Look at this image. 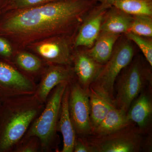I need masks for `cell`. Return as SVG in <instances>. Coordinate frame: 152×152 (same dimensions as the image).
<instances>
[{
    "mask_svg": "<svg viewBox=\"0 0 152 152\" xmlns=\"http://www.w3.org/2000/svg\"><path fill=\"white\" fill-rule=\"evenodd\" d=\"M97 4L91 0H59L5 12L0 18V35L8 39L16 52L51 37L73 34Z\"/></svg>",
    "mask_w": 152,
    "mask_h": 152,
    "instance_id": "1",
    "label": "cell"
},
{
    "mask_svg": "<svg viewBox=\"0 0 152 152\" xmlns=\"http://www.w3.org/2000/svg\"><path fill=\"white\" fill-rule=\"evenodd\" d=\"M45 104L34 94L3 101L0 107V152H12Z\"/></svg>",
    "mask_w": 152,
    "mask_h": 152,
    "instance_id": "2",
    "label": "cell"
},
{
    "mask_svg": "<svg viewBox=\"0 0 152 152\" xmlns=\"http://www.w3.org/2000/svg\"><path fill=\"white\" fill-rule=\"evenodd\" d=\"M152 66L143 56L136 54L117 77L114 85V105L127 113L133 101L152 87Z\"/></svg>",
    "mask_w": 152,
    "mask_h": 152,
    "instance_id": "3",
    "label": "cell"
},
{
    "mask_svg": "<svg viewBox=\"0 0 152 152\" xmlns=\"http://www.w3.org/2000/svg\"><path fill=\"white\" fill-rule=\"evenodd\" d=\"M67 83H61L53 89L41 113L34 120L23 138L36 136L39 139L42 152H58L60 138L56 126L63 95Z\"/></svg>",
    "mask_w": 152,
    "mask_h": 152,
    "instance_id": "4",
    "label": "cell"
},
{
    "mask_svg": "<svg viewBox=\"0 0 152 152\" xmlns=\"http://www.w3.org/2000/svg\"><path fill=\"white\" fill-rule=\"evenodd\" d=\"M148 130L140 129L135 124L114 132L102 136H86L93 152H139L151 151V137Z\"/></svg>",
    "mask_w": 152,
    "mask_h": 152,
    "instance_id": "5",
    "label": "cell"
},
{
    "mask_svg": "<svg viewBox=\"0 0 152 152\" xmlns=\"http://www.w3.org/2000/svg\"><path fill=\"white\" fill-rule=\"evenodd\" d=\"M137 54L134 43L124 35H122L115 44L110 59L104 65L100 73L91 86L103 93L113 101L116 79Z\"/></svg>",
    "mask_w": 152,
    "mask_h": 152,
    "instance_id": "6",
    "label": "cell"
},
{
    "mask_svg": "<svg viewBox=\"0 0 152 152\" xmlns=\"http://www.w3.org/2000/svg\"><path fill=\"white\" fill-rule=\"evenodd\" d=\"M76 34L51 37L31 44L26 49L48 65L72 66Z\"/></svg>",
    "mask_w": 152,
    "mask_h": 152,
    "instance_id": "7",
    "label": "cell"
},
{
    "mask_svg": "<svg viewBox=\"0 0 152 152\" xmlns=\"http://www.w3.org/2000/svg\"><path fill=\"white\" fill-rule=\"evenodd\" d=\"M37 84L34 79L13 64L0 59V99L2 102L15 97L34 94Z\"/></svg>",
    "mask_w": 152,
    "mask_h": 152,
    "instance_id": "8",
    "label": "cell"
},
{
    "mask_svg": "<svg viewBox=\"0 0 152 152\" xmlns=\"http://www.w3.org/2000/svg\"><path fill=\"white\" fill-rule=\"evenodd\" d=\"M68 107L71 121L77 136L86 137L91 134L93 126L90 119L89 93L77 80L69 84Z\"/></svg>",
    "mask_w": 152,
    "mask_h": 152,
    "instance_id": "9",
    "label": "cell"
},
{
    "mask_svg": "<svg viewBox=\"0 0 152 152\" xmlns=\"http://www.w3.org/2000/svg\"><path fill=\"white\" fill-rule=\"evenodd\" d=\"M111 6L98 3L88 13L76 32L75 48L88 49L92 46L100 33L106 12Z\"/></svg>",
    "mask_w": 152,
    "mask_h": 152,
    "instance_id": "10",
    "label": "cell"
},
{
    "mask_svg": "<svg viewBox=\"0 0 152 152\" xmlns=\"http://www.w3.org/2000/svg\"><path fill=\"white\" fill-rule=\"evenodd\" d=\"M76 80L72 66L48 65L41 76L34 94L41 102L45 104L54 88L64 82L70 84Z\"/></svg>",
    "mask_w": 152,
    "mask_h": 152,
    "instance_id": "11",
    "label": "cell"
},
{
    "mask_svg": "<svg viewBox=\"0 0 152 152\" xmlns=\"http://www.w3.org/2000/svg\"><path fill=\"white\" fill-rule=\"evenodd\" d=\"M104 65L90 56L86 49H75L72 66L76 80L87 92L89 93L90 86L97 77Z\"/></svg>",
    "mask_w": 152,
    "mask_h": 152,
    "instance_id": "12",
    "label": "cell"
},
{
    "mask_svg": "<svg viewBox=\"0 0 152 152\" xmlns=\"http://www.w3.org/2000/svg\"><path fill=\"white\" fill-rule=\"evenodd\" d=\"M151 87H148L140 94L133 101L127 113L129 119L142 129L148 130L151 121Z\"/></svg>",
    "mask_w": 152,
    "mask_h": 152,
    "instance_id": "13",
    "label": "cell"
},
{
    "mask_svg": "<svg viewBox=\"0 0 152 152\" xmlns=\"http://www.w3.org/2000/svg\"><path fill=\"white\" fill-rule=\"evenodd\" d=\"M69 88L68 85L62 99L59 117L56 126L57 132H59L63 136V146L61 152H73L74 143L77 136L69 113Z\"/></svg>",
    "mask_w": 152,
    "mask_h": 152,
    "instance_id": "14",
    "label": "cell"
},
{
    "mask_svg": "<svg viewBox=\"0 0 152 152\" xmlns=\"http://www.w3.org/2000/svg\"><path fill=\"white\" fill-rule=\"evenodd\" d=\"M12 63L19 70L36 82L37 79L39 80L48 65L39 57L26 49L16 52Z\"/></svg>",
    "mask_w": 152,
    "mask_h": 152,
    "instance_id": "15",
    "label": "cell"
},
{
    "mask_svg": "<svg viewBox=\"0 0 152 152\" xmlns=\"http://www.w3.org/2000/svg\"><path fill=\"white\" fill-rule=\"evenodd\" d=\"M132 20V15L111 6L104 17L100 33L124 34L129 32Z\"/></svg>",
    "mask_w": 152,
    "mask_h": 152,
    "instance_id": "16",
    "label": "cell"
},
{
    "mask_svg": "<svg viewBox=\"0 0 152 152\" xmlns=\"http://www.w3.org/2000/svg\"><path fill=\"white\" fill-rule=\"evenodd\" d=\"M133 123L128 118L126 112L114 105L90 135L102 136L108 134L121 129Z\"/></svg>",
    "mask_w": 152,
    "mask_h": 152,
    "instance_id": "17",
    "label": "cell"
},
{
    "mask_svg": "<svg viewBox=\"0 0 152 152\" xmlns=\"http://www.w3.org/2000/svg\"><path fill=\"white\" fill-rule=\"evenodd\" d=\"M89 96L90 119L93 131L104 118L114 105L111 99L92 87H90Z\"/></svg>",
    "mask_w": 152,
    "mask_h": 152,
    "instance_id": "18",
    "label": "cell"
},
{
    "mask_svg": "<svg viewBox=\"0 0 152 152\" xmlns=\"http://www.w3.org/2000/svg\"><path fill=\"white\" fill-rule=\"evenodd\" d=\"M122 36L117 34L100 33L92 46L86 52L96 61L104 65L111 56L115 44Z\"/></svg>",
    "mask_w": 152,
    "mask_h": 152,
    "instance_id": "19",
    "label": "cell"
},
{
    "mask_svg": "<svg viewBox=\"0 0 152 152\" xmlns=\"http://www.w3.org/2000/svg\"><path fill=\"white\" fill-rule=\"evenodd\" d=\"M112 6L131 15L152 16V0H113Z\"/></svg>",
    "mask_w": 152,
    "mask_h": 152,
    "instance_id": "20",
    "label": "cell"
},
{
    "mask_svg": "<svg viewBox=\"0 0 152 152\" xmlns=\"http://www.w3.org/2000/svg\"><path fill=\"white\" fill-rule=\"evenodd\" d=\"M129 32L142 37L152 38V16L133 15L132 22Z\"/></svg>",
    "mask_w": 152,
    "mask_h": 152,
    "instance_id": "21",
    "label": "cell"
},
{
    "mask_svg": "<svg viewBox=\"0 0 152 152\" xmlns=\"http://www.w3.org/2000/svg\"><path fill=\"white\" fill-rule=\"evenodd\" d=\"M124 35L137 46L145 58L152 67V38L137 35L131 32Z\"/></svg>",
    "mask_w": 152,
    "mask_h": 152,
    "instance_id": "22",
    "label": "cell"
},
{
    "mask_svg": "<svg viewBox=\"0 0 152 152\" xmlns=\"http://www.w3.org/2000/svg\"><path fill=\"white\" fill-rule=\"evenodd\" d=\"M59 0H6L4 13L10 11L22 10L42 5Z\"/></svg>",
    "mask_w": 152,
    "mask_h": 152,
    "instance_id": "23",
    "label": "cell"
},
{
    "mask_svg": "<svg viewBox=\"0 0 152 152\" xmlns=\"http://www.w3.org/2000/svg\"><path fill=\"white\" fill-rule=\"evenodd\" d=\"M41 142L36 136H31L24 140H21L14 148L12 152H40Z\"/></svg>",
    "mask_w": 152,
    "mask_h": 152,
    "instance_id": "24",
    "label": "cell"
},
{
    "mask_svg": "<svg viewBox=\"0 0 152 152\" xmlns=\"http://www.w3.org/2000/svg\"><path fill=\"white\" fill-rule=\"evenodd\" d=\"M15 52L10 41L5 37L0 35V59L12 64Z\"/></svg>",
    "mask_w": 152,
    "mask_h": 152,
    "instance_id": "25",
    "label": "cell"
},
{
    "mask_svg": "<svg viewBox=\"0 0 152 152\" xmlns=\"http://www.w3.org/2000/svg\"><path fill=\"white\" fill-rule=\"evenodd\" d=\"M73 152H93L86 137L77 136L74 143Z\"/></svg>",
    "mask_w": 152,
    "mask_h": 152,
    "instance_id": "26",
    "label": "cell"
},
{
    "mask_svg": "<svg viewBox=\"0 0 152 152\" xmlns=\"http://www.w3.org/2000/svg\"><path fill=\"white\" fill-rule=\"evenodd\" d=\"M100 4H108L113 5V0H91Z\"/></svg>",
    "mask_w": 152,
    "mask_h": 152,
    "instance_id": "27",
    "label": "cell"
},
{
    "mask_svg": "<svg viewBox=\"0 0 152 152\" xmlns=\"http://www.w3.org/2000/svg\"><path fill=\"white\" fill-rule=\"evenodd\" d=\"M6 0H0V18L4 12V7L5 4Z\"/></svg>",
    "mask_w": 152,
    "mask_h": 152,
    "instance_id": "28",
    "label": "cell"
},
{
    "mask_svg": "<svg viewBox=\"0 0 152 152\" xmlns=\"http://www.w3.org/2000/svg\"><path fill=\"white\" fill-rule=\"evenodd\" d=\"M2 102V101L1 100V99H0V107H1V105Z\"/></svg>",
    "mask_w": 152,
    "mask_h": 152,
    "instance_id": "29",
    "label": "cell"
}]
</instances>
